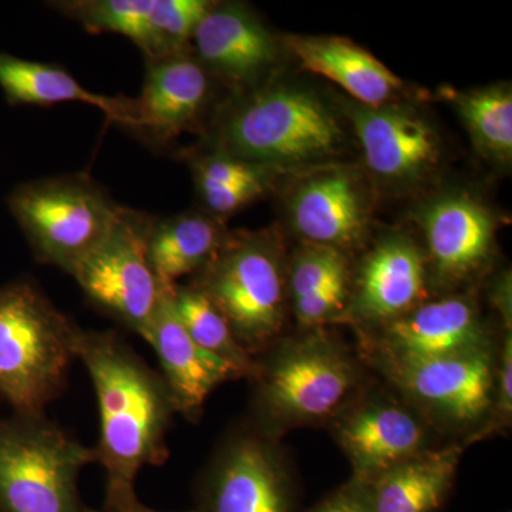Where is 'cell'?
<instances>
[{
	"instance_id": "d6986e66",
	"label": "cell",
	"mask_w": 512,
	"mask_h": 512,
	"mask_svg": "<svg viewBox=\"0 0 512 512\" xmlns=\"http://www.w3.org/2000/svg\"><path fill=\"white\" fill-rule=\"evenodd\" d=\"M173 288H161L156 315L143 339L157 353L177 414L197 423L210 394L242 376L235 367L201 349L185 332L175 313Z\"/></svg>"
},
{
	"instance_id": "6da1fadb",
	"label": "cell",
	"mask_w": 512,
	"mask_h": 512,
	"mask_svg": "<svg viewBox=\"0 0 512 512\" xmlns=\"http://www.w3.org/2000/svg\"><path fill=\"white\" fill-rule=\"evenodd\" d=\"M76 353L99 403L97 463L107 483L134 485L144 467L163 466L170 456L167 433L177 414L170 390L113 330L80 329Z\"/></svg>"
},
{
	"instance_id": "83f0119b",
	"label": "cell",
	"mask_w": 512,
	"mask_h": 512,
	"mask_svg": "<svg viewBox=\"0 0 512 512\" xmlns=\"http://www.w3.org/2000/svg\"><path fill=\"white\" fill-rule=\"evenodd\" d=\"M352 276L338 279L308 298L292 303L293 313L303 330L319 329L343 320L348 311Z\"/></svg>"
},
{
	"instance_id": "9a60e30c",
	"label": "cell",
	"mask_w": 512,
	"mask_h": 512,
	"mask_svg": "<svg viewBox=\"0 0 512 512\" xmlns=\"http://www.w3.org/2000/svg\"><path fill=\"white\" fill-rule=\"evenodd\" d=\"M191 52L212 79L238 92L261 86L278 62V43L242 3H212L191 39Z\"/></svg>"
},
{
	"instance_id": "7c38bea8",
	"label": "cell",
	"mask_w": 512,
	"mask_h": 512,
	"mask_svg": "<svg viewBox=\"0 0 512 512\" xmlns=\"http://www.w3.org/2000/svg\"><path fill=\"white\" fill-rule=\"evenodd\" d=\"M363 336L373 362L437 359L497 348L476 299L468 295L421 303Z\"/></svg>"
},
{
	"instance_id": "f546056e",
	"label": "cell",
	"mask_w": 512,
	"mask_h": 512,
	"mask_svg": "<svg viewBox=\"0 0 512 512\" xmlns=\"http://www.w3.org/2000/svg\"><path fill=\"white\" fill-rule=\"evenodd\" d=\"M266 188L268 181L235 185H198L197 191L205 211L221 220L247 207L256 198L261 197Z\"/></svg>"
},
{
	"instance_id": "8992f818",
	"label": "cell",
	"mask_w": 512,
	"mask_h": 512,
	"mask_svg": "<svg viewBox=\"0 0 512 512\" xmlns=\"http://www.w3.org/2000/svg\"><path fill=\"white\" fill-rule=\"evenodd\" d=\"M93 463L94 447L46 414L0 417V512H100L79 493L80 471Z\"/></svg>"
},
{
	"instance_id": "ba28073f",
	"label": "cell",
	"mask_w": 512,
	"mask_h": 512,
	"mask_svg": "<svg viewBox=\"0 0 512 512\" xmlns=\"http://www.w3.org/2000/svg\"><path fill=\"white\" fill-rule=\"evenodd\" d=\"M497 348L426 360L375 362L434 430L481 439L494 402Z\"/></svg>"
},
{
	"instance_id": "4316f807",
	"label": "cell",
	"mask_w": 512,
	"mask_h": 512,
	"mask_svg": "<svg viewBox=\"0 0 512 512\" xmlns=\"http://www.w3.org/2000/svg\"><path fill=\"white\" fill-rule=\"evenodd\" d=\"M348 276L352 275L345 252L325 245H308L295 255L288 271V292L292 303L302 301Z\"/></svg>"
},
{
	"instance_id": "9c48e42d",
	"label": "cell",
	"mask_w": 512,
	"mask_h": 512,
	"mask_svg": "<svg viewBox=\"0 0 512 512\" xmlns=\"http://www.w3.org/2000/svg\"><path fill=\"white\" fill-rule=\"evenodd\" d=\"M153 220L120 207L109 234L70 274L94 308L141 338L161 295L147 252Z\"/></svg>"
},
{
	"instance_id": "4dcf8cb0",
	"label": "cell",
	"mask_w": 512,
	"mask_h": 512,
	"mask_svg": "<svg viewBox=\"0 0 512 512\" xmlns=\"http://www.w3.org/2000/svg\"><path fill=\"white\" fill-rule=\"evenodd\" d=\"M311 512H373L370 483L352 477L326 495Z\"/></svg>"
},
{
	"instance_id": "5b68a950",
	"label": "cell",
	"mask_w": 512,
	"mask_h": 512,
	"mask_svg": "<svg viewBox=\"0 0 512 512\" xmlns=\"http://www.w3.org/2000/svg\"><path fill=\"white\" fill-rule=\"evenodd\" d=\"M191 284L217 306L252 357L281 339L288 315V264L275 232L228 234Z\"/></svg>"
},
{
	"instance_id": "e0dca14e",
	"label": "cell",
	"mask_w": 512,
	"mask_h": 512,
	"mask_svg": "<svg viewBox=\"0 0 512 512\" xmlns=\"http://www.w3.org/2000/svg\"><path fill=\"white\" fill-rule=\"evenodd\" d=\"M429 275L444 288L466 284L490 262L495 224L490 211L468 195L451 194L423 212Z\"/></svg>"
},
{
	"instance_id": "484cf974",
	"label": "cell",
	"mask_w": 512,
	"mask_h": 512,
	"mask_svg": "<svg viewBox=\"0 0 512 512\" xmlns=\"http://www.w3.org/2000/svg\"><path fill=\"white\" fill-rule=\"evenodd\" d=\"M173 305L181 325L190 338L210 355L235 367L247 377L254 370V357L239 345L227 319L204 292L192 284L174 285Z\"/></svg>"
},
{
	"instance_id": "ac0fdd59",
	"label": "cell",
	"mask_w": 512,
	"mask_h": 512,
	"mask_svg": "<svg viewBox=\"0 0 512 512\" xmlns=\"http://www.w3.org/2000/svg\"><path fill=\"white\" fill-rule=\"evenodd\" d=\"M143 92L134 99V133L164 146L200 120L211 97V74L190 50L146 60Z\"/></svg>"
},
{
	"instance_id": "2e32d148",
	"label": "cell",
	"mask_w": 512,
	"mask_h": 512,
	"mask_svg": "<svg viewBox=\"0 0 512 512\" xmlns=\"http://www.w3.org/2000/svg\"><path fill=\"white\" fill-rule=\"evenodd\" d=\"M350 120L369 170L383 183L412 185L436 170L440 143L429 121L410 107L353 104Z\"/></svg>"
},
{
	"instance_id": "30bf717a",
	"label": "cell",
	"mask_w": 512,
	"mask_h": 512,
	"mask_svg": "<svg viewBox=\"0 0 512 512\" xmlns=\"http://www.w3.org/2000/svg\"><path fill=\"white\" fill-rule=\"evenodd\" d=\"M291 470L276 439L251 423L221 441L197 488L194 512H295Z\"/></svg>"
},
{
	"instance_id": "1f68e13d",
	"label": "cell",
	"mask_w": 512,
	"mask_h": 512,
	"mask_svg": "<svg viewBox=\"0 0 512 512\" xmlns=\"http://www.w3.org/2000/svg\"><path fill=\"white\" fill-rule=\"evenodd\" d=\"M100 512H161L138 500L134 485L106 483V497ZM194 512V511H187Z\"/></svg>"
},
{
	"instance_id": "277c9868",
	"label": "cell",
	"mask_w": 512,
	"mask_h": 512,
	"mask_svg": "<svg viewBox=\"0 0 512 512\" xmlns=\"http://www.w3.org/2000/svg\"><path fill=\"white\" fill-rule=\"evenodd\" d=\"M80 326L30 279L0 286V397L40 416L66 387Z\"/></svg>"
},
{
	"instance_id": "603a6c76",
	"label": "cell",
	"mask_w": 512,
	"mask_h": 512,
	"mask_svg": "<svg viewBox=\"0 0 512 512\" xmlns=\"http://www.w3.org/2000/svg\"><path fill=\"white\" fill-rule=\"evenodd\" d=\"M463 447L448 444L407 458L370 483L373 512H440L460 466Z\"/></svg>"
},
{
	"instance_id": "52a82bcc",
	"label": "cell",
	"mask_w": 512,
	"mask_h": 512,
	"mask_svg": "<svg viewBox=\"0 0 512 512\" xmlns=\"http://www.w3.org/2000/svg\"><path fill=\"white\" fill-rule=\"evenodd\" d=\"M6 202L37 261L69 275L109 234L121 207L83 173L19 184Z\"/></svg>"
},
{
	"instance_id": "ffe728a7",
	"label": "cell",
	"mask_w": 512,
	"mask_h": 512,
	"mask_svg": "<svg viewBox=\"0 0 512 512\" xmlns=\"http://www.w3.org/2000/svg\"><path fill=\"white\" fill-rule=\"evenodd\" d=\"M289 211L293 228L311 244L346 252L365 238V194L348 170L328 168L306 178L293 192Z\"/></svg>"
},
{
	"instance_id": "7402d4cb",
	"label": "cell",
	"mask_w": 512,
	"mask_h": 512,
	"mask_svg": "<svg viewBox=\"0 0 512 512\" xmlns=\"http://www.w3.org/2000/svg\"><path fill=\"white\" fill-rule=\"evenodd\" d=\"M0 89L12 106L84 103L120 126L131 131L136 128L134 99L90 92L59 64L33 62L0 52Z\"/></svg>"
},
{
	"instance_id": "f1b7e54d",
	"label": "cell",
	"mask_w": 512,
	"mask_h": 512,
	"mask_svg": "<svg viewBox=\"0 0 512 512\" xmlns=\"http://www.w3.org/2000/svg\"><path fill=\"white\" fill-rule=\"evenodd\" d=\"M512 419V336L505 332L501 345L497 349V366H495L494 402L490 421L481 434V439L508 429Z\"/></svg>"
},
{
	"instance_id": "7a4b0ae2",
	"label": "cell",
	"mask_w": 512,
	"mask_h": 512,
	"mask_svg": "<svg viewBox=\"0 0 512 512\" xmlns=\"http://www.w3.org/2000/svg\"><path fill=\"white\" fill-rule=\"evenodd\" d=\"M251 424L272 439L296 427L332 423L362 394L363 372L322 328L278 339L254 357Z\"/></svg>"
},
{
	"instance_id": "5bb4252c",
	"label": "cell",
	"mask_w": 512,
	"mask_h": 512,
	"mask_svg": "<svg viewBox=\"0 0 512 512\" xmlns=\"http://www.w3.org/2000/svg\"><path fill=\"white\" fill-rule=\"evenodd\" d=\"M430 275L423 249L406 235L383 239L360 264L343 320L373 330L426 302Z\"/></svg>"
},
{
	"instance_id": "3957f363",
	"label": "cell",
	"mask_w": 512,
	"mask_h": 512,
	"mask_svg": "<svg viewBox=\"0 0 512 512\" xmlns=\"http://www.w3.org/2000/svg\"><path fill=\"white\" fill-rule=\"evenodd\" d=\"M343 143L338 117L319 96L291 84H266L229 104L211 151L272 173L326 163Z\"/></svg>"
},
{
	"instance_id": "d4e9b609",
	"label": "cell",
	"mask_w": 512,
	"mask_h": 512,
	"mask_svg": "<svg viewBox=\"0 0 512 512\" xmlns=\"http://www.w3.org/2000/svg\"><path fill=\"white\" fill-rule=\"evenodd\" d=\"M471 141L483 156L497 163L512 157V93L507 84L470 92H448Z\"/></svg>"
},
{
	"instance_id": "44dd1931",
	"label": "cell",
	"mask_w": 512,
	"mask_h": 512,
	"mask_svg": "<svg viewBox=\"0 0 512 512\" xmlns=\"http://www.w3.org/2000/svg\"><path fill=\"white\" fill-rule=\"evenodd\" d=\"M303 69L338 84L365 107L390 104L403 82L372 53L336 36H292L288 40Z\"/></svg>"
},
{
	"instance_id": "cb8c5ba5",
	"label": "cell",
	"mask_w": 512,
	"mask_h": 512,
	"mask_svg": "<svg viewBox=\"0 0 512 512\" xmlns=\"http://www.w3.org/2000/svg\"><path fill=\"white\" fill-rule=\"evenodd\" d=\"M227 235L221 220L207 211H185L173 217L154 218L148 232L147 252L161 288H173L184 276L201 272Z\"/></svg>"
},
{
	"instance_id": "4fadbf2b",
	"label": "cell",
	"mask_w": 512,
	"mask_h": 512,
	"mask_svg": "<svg viewBox=\"0 0 512 512\" xmlns=\"http://www.w3.org/2000/svg\"><path fill=\"white\" fill-rule=\"evenodd\" d=\"M92 33H114L136 43L146 60L191 49L210 0H62L50 3Z\"/></svg>"
},
{
	"instance_id": "8fae6325",
	"label": "cell",
	"mask_w": 512,
	"mask_h": 512,
	"mask_svg": "<svg viewBox=\"0 0 512 512\" xmlns=\"http://www.w3.org/2000/svg\"><path fill=\"white\" fill-rule=\"evenodd\" d=\"M353 476L372 483L407 458L433 448V427L406 400L360 394L330 423Z\"/></svg>"
}]
</instances>
